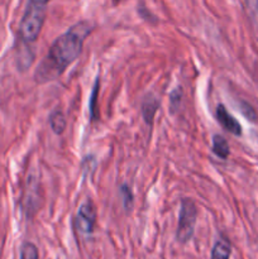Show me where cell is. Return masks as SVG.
I'll return each instance as SVG.
<instances>
[{
  "mask_svg": "<svg viewBox=\"0 0 258 259\" xmlns=\"http://www.w3.org/2000/svg\"><path fill=\"white\" fill-rule=\"evenodd\" d=\"M93 30V25L86 20L76 23L51 46L47 56L35 71V81L48 82L60 77L66 68L72 65L82 51L83 42Z\"/></svg>",
  "mask_w": 258,
  "mask_h": 259,
  "instance_id": "1",
  "label": "cell"
},
{
  "mask_svg": "<svg viewBox=\"0 0 258 259\" xmlns=\"http://www.w3.org/2000/svg\"><path fill=\"white\" fill-rule=\"evenodd\" d=\"M51 0H28L22 20L19 23V38L25 45L34 43L42 30Z\"/></svg>",
  "mask_w": 258,
  "mask_h": 259,
  "instance_id": "2",
  "label": "cell"
},
{
  "mask_svg": "<svg viewBox=\"0 0 258 259\" xmlns=\"http://www.w3.org/2000/svg\"><path fill=\"white\" fill-rule=\"evenodd\" d=\"M197 219V207L191 199H184L181 201L177 224L176 238L181 244H186L192 238Z\"/></svg>",
  "mask_w": 258,
  "mask_h": 259,
  "instance_id": "3",
  "label": "cell"
},
{
  "mask_svg": "<svg viewBox=\"0 0 258 259\" xmlns=\"http://www.w3.org/2000/svg\"><path fill=\"white\" fill-rule=\"evenodd\" d=\"M96 223V209L91 201H86L78 207L76 215V228L82 234H91Z\"/></svg>",
  "mask_w": 258,
  "mask_h": 259,
  "instance_id": "4",
  "label": "cell"
},
{
  "mask_svg": "<svg viewBox=\"0 0 258 259\" xmlns=\"http://www.w3.org/2000/svg\"><path fill=\"white\" fill-rule=\"evenodd\" d=\"M217 119L220 123V125L227 132L232 133L233 136H242V125L239 121L227 110L224 105H218L217 108Z\"/></svg>",
  "mask_w": 258,
  "mask_h": 259,
  "instance_id": "5",
  "label": "cell"
},
{
  "mask_svg": "<svg viewBox=\"0 0 258 259\" xmlns=\"http://www.w3.org/2000/svg\"><path fill=\"white\" fill-rule=\"evenodd\" d=\"M158 108L159 101L154 95H148L144 99L143 104H142V115H143L144 121H146L148 125H151V124L153 123L154 115H156Z\"/></svg>",
  "mask_w": 258,
  "mask_h": 259,
  "instance_id": "6",
  "label": "cell"
},
{
  "mask_svg": "<svg viewBox=\"0 0 258 259\" xmlns=\"http://www.w3.org/2000/svg\"><path fill=\"white\" fill-rule=\"evenodd\" d=\"M244 8L253 34L258 42V0H244Z\"/></svg>",
  "mask_w": 258,
  "mask_h": 259,
  "instance_id": "7",
  "label": "cell"
},
{
  "mask_svg": "<svg viewBox=\"0 0 258 259\" xmlns=\"http://www.w3.org/2000/svg\"><path fill=\"white\" fill-rule=\"evenodd\" d=\"M232 254V247L225 239H219L211 250V259H229Z\"/></svg>",
  "mask_w": 258,
  "mask_h": 259,
  "instance_id": "8",
  "label": "cell"
},
{
  "mask_svg": "<svg viewBox=\"0 0 258 259\" xmlns=\"http://www.w3.org/2000/svg\"><path fill=\"white\" fill-rule=\"evenodd\" d=\"M212 152L217 154L219 158L227 159L229 157L230 149L229 144L225 141L224 137L222 136H214L212 137Z\"/></svg>",
  "mask_w": 258,
  "mask_h": 259,
  "instance_id": "9",
  "label": "cell"
},
{
  "mask_svg": "<svg viewBox=\"0 0 258 259\" xmlns=\"http://www.w3.org/2000/svg\"><path fill=\"white\" fill-rule=\"evenodd\" d=\"M50 124L51 128H52V131L56 134H62L65 132L66 125H67V121H66V118L62 111L56 110L50 115Z\"/></svg>",
  "mask_w": 258,
  "mask_h": 259,
  "instance_id": "10",
  "label": "cell"
},
{
  "mask_svg": "<svg viewBox=\"0 0 258 259\" xmlns=\"http://www.w3.org/2000/svg\"><path fill=\"white\" fill-rule=\"evenodd\" d=\"M20 259H39L37 247L30 242L24 243L20 248Z\"/></svg>",
  "mask_w": 258,
  "mask_h": 259,
  "instance_id": "11",
  "label": "cell"
},
{
  "mask_svg": "<svg viewBox=\"0 0 258 259\" xmlns=\"http://www.w3.org/2000/svg\"><path fill=\"white\" fill-rule=\"evenodd\" d=\"M99 86H100V80L99 77L96 78L95 83L93 86V91H91V96H90V116L91 120L96 118V101H98V96H99Z\"/></svg>",
  "mask_w": 258,
  "mask_h": 259,
  "instance_id": "12",
  "label": "cell"
},
{
  "mask_svg": "<svg viewBox=\"0 0 258 259\" xmlns=\"http://www.w3.org/2000/svg\"><path fill=\"white\" fill-rule=\"evenodd\" d=\"M120 196L123 199L124 207L126 210H131L133 206V192H132L131 187L128 185H121L120 187Z\"/></svg>",
  "mask_w": 258,
  "mask_h": 259,
  "instance_id": "13",
  "label": "cell"
},
{
  "mask_svg": "<svg viewBox=\"0 0 258 259\" xmlns=\"http://www.w3.org/2000/svg\"><path fill=\"white\" fill-rule=\"evenodd\" d=\"M181 99H182L181 88H177L176 90H174L171 94H169V105H171L172 113H175V111L179 109L180 104H181Z\"/></svg>",
  "mask_w": 258,
  "mask_h": 259,
  "instance_id": "14",
  "label": "cell"
},
{
  "mask_svg": "<svg viewBox=\"0 0 258 259\" xmlns=\"http://www.w3.org/2000/svg\"><path fill=\"white\" fill-rule=\"evenodd\" d=\"M242 106H243V109H242L243 114H244V115L247 116V118L249 119V120H254V118H255L254 110H253V109L250 108V106H248L247 104H242Z\"/></svg>",
  "mask_w": 258,
  "mask_h": 259,
  "instance_id": "15",
  "label": "cell"
}]
</instances>
